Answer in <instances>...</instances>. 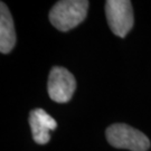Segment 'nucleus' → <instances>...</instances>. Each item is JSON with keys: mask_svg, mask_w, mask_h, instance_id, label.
<instances>
[{"mask_svg": "<svg viewBox=\"0 0 151 151\" xmlns=\"http://www.w3.org/2000/svg\"><path fill=\"white\" fill-rule=\"evenodd\" d=\"M106 19L114 35L124 38L133 27L134 16L131 1L108 0L105 2Z\"/></svg>", "mask_w": 151, "mask_h": 151, "instance_id": "nucleus-3", "label": "nucleus"}, {"mask_svg": "<svg viewBox=\"0 0 151 151\" xmlns=\"http://www.w3.org/2000/svg\"><path fill=\"white\" fill-rule=\"evenodd\" d=\"M16 45V32L14 19L5 2L0 6V52L8 54Z\"/></svg>", "mask_w": 151, "mask_h": 151, "instance_id": "nucleus-6", "label": "nucleus"}, {"mask_svg": "<svg viewBox=\"0 0 151 151\" xmlns=\"http://www.w3.org/2000/svg\"><path fill=\"white\" fill-rule=\"evenodd\" d=\"M87 9L88 1L86 0L57 1L49 11V22L60 32H68L86 18Z\"/></svg>", "mask_w": 151, "mask_h": 151, "instance_id": "nucleus-1", "label": "nucleus"}, {"mask_svg": "<svg viewBox=\"0 0 151 151\" xmlns=\"http://www.w3.org/2000/svg\"><path fill=\"white\" fill-rule=\"evenodd\" d=\"M29 125L34 141L38 145H46L50 140L49 131L57 128V122L43 109H35L29 114Z\"/></svg>", "mask_w": 151, "mask_h": 151, "instance_id": "nucleus-5", "label": "nucleus"}, {"mask_svg": "<svg viewBox=\"0 0 151 151\" xmlns=\"http://www.w3.org/2000/svg\"><path fill=\"white\" fill-rule=\"evenodd\" d=\"M76 90V80L68 70L55 66L49 72L48 91L49 97L57 103H67Z\"/></svg>", "mask_w": 151, "mask_h": 151, "instance_id": "nucleus-4", "label": "nucleus"}, {"mask_svg": "<svg viewBox=\"0 0 151 151\" xmlns=\"http://www.w3.org/2000/svg\"><path fill=\"white\" fill-rule=\"evenodd\" d=\"M105 135L108 142L116 149H127L131 151H148L150 140L145 133L125 123H114L110 125Z\"/></svg>", "mask_w": 151, "mask_h": 151, "instance_id": "nucleus-2", "label": "nucleus"}]
</instances>
